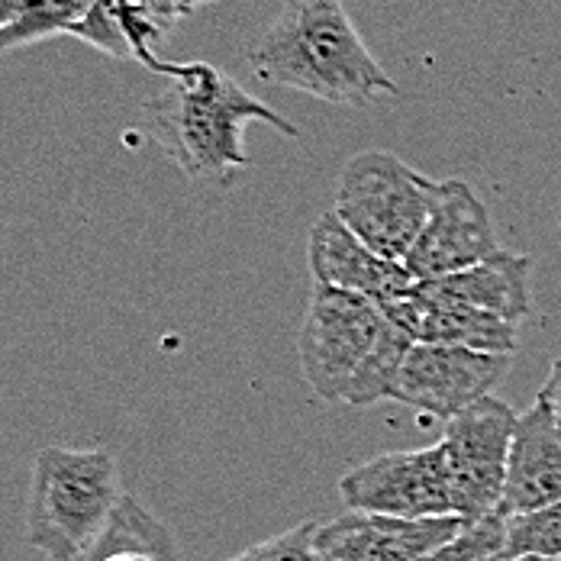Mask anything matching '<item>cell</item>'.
<instances>
[{
  "mask_svg": "<svg viewBox=\"0 0 561 561\" xmlns=\"http://www.w3.org/2000/svg\"><path fill=\"white\" fill-rule=\"evenodd\" d=\"M162 78L169 84L146 101V123L159 149L194 181L229 187L249 171L242 139L249 123H268L287 139L300 136L290 119L210 61H169Z\"/></svg>",
  "mask_w": 561,
  "mask_h": 561,
  "instance_id": "cell-1",
  "label": "cell"
},
{
  "mask_svg": "<svg viewBox=\"0 0 561 561\" xmlns=\"http://www.w3.org/2000/svg\"><path fill=\"white\" fill-rule=\"evenodd\" d=\"M255 78L362 111L397 94V81L371 56L345 0H284L272 26L249 49Z\"/></svg>",
  "mask_w": 561,
  "mask_h": 561,
  "instance_id": "cell-2",
  "label": "cell"
},
{
  "mask_svg": "<svg viewBox=\"0 0 561 561\" xmlns=\"http://www.w3.org/2000/svg\"><path fill=\"white\" fill-rule=\"evenodd\" d=\"M410 345L413 342L388 320L381 304L313 284L297 358L304 381L320 400L348 407L391 400Z\"/></svg>",
  "mask_w": 561,
  "mask_h": 561,
  "instance_id": "cell-3",
  "label": "cell"
},
{
  "mask_svg": "<svg viewBox=\"0 0 561 561\" xmlns=\"http://www.w3.org/2000/svg\"><path fill=\"white\" fill-rule=\"evenodd\" d=\"M123 497L111 451L46 446L33 458L26 542L49 561H81L111 526Z\"/></svg>",
  "mask_w": 561,
  "mask_h": 561,
  "instance_id": "cell-4",
  "label": "cell"
},
{
  "mask_svg": "<svg viewBox=\"0 0 561 561\" xmlns=\"http://www.w3.org/2000/svg\"><path fill=\"white\" fill-rule=\"evenodd\" d=\"M443 194V181L407 165L393 152L368 149L352 156L336 181V217L368 249L407 262Z\"/></svg>",
  "mask_w": 561,
  "mask_h": 561,
  "instance_id": "cell-5",
  "label": "cell"
},
{
  "mask_svg": "<svg viewBox=\"0 0 561 561\" xmlns=\"http://www.w3.org/2000/svg\"><path fill=\"white\" fill-rule=\"evenodd\" d=\"M339 497L355 513H381L397 519L458 516L455 484L439 443L430 449L385 451L362 461L342 474Z\"/></svg>",
  "mask_w": 561,
  "mask_h": 561,
  "instance_id": "cell-6",
  "label": "cell"
},
{
  "mask_svg": "<svg viewBox=\"0 0 561 561\" xmlns=\"http://www.w3.org/2000/svg\"><path fill=\"white\" fill-rule=\"evenodd\" d=\"M516 420L519 413L506 400L484 397L446 423L439 446L446 451L461 519L478 523L501 513Z\"/></svg>",
  "mask_w": 561,
  "mask_h": 561,
  "instance_id": "cell-7",
  "label": "cell"
},
{
  "mask_svg": "<svg viewBox=\"0 0 561 561\" xmlns=\"http://www.w3.org/2000/svg\"><path fill=\"white\" fill-rule=\"evenodd\" d=\"M513 355L474 352L465 345H410L391 400L449 423L471 403L491 397Z\"/></svg>",
  "mask_w": 561,
  "mask_h": 561,
  "instance_id": "cell-8",
  "label": "cell"
},
{
  "mask_svg": "<svg viewBox=\"0 0 561 561\" xmlns=\"http://www.w3.org/2000/svg\"><path fill=\"white\" fill-rule=\"evenodd\" d=\"M494 252H501V245L484 201L468 181L446 178L439 204L403 265L416 280H439L491 259Z\"/></svg>",
  "mask_w": 561,
  "mask_h": 561,
  "instance_id": "cell-9",
  "label": "cell"
},
{
  "mask_svg": "<svg viewBox=\"0 0 561 561\" xmlns=\"http://www.w3.org/2000/svg\"><path fill=\"white\" fill-rule=\"evenodd\" d=\"M471 519H397L381 513H342L317 529V552L323 561H423L455 542Z\"/></svg>",
  "mask_w": 561,
  "mask_h": 561,
  "instance_id": "cell-10",
  "label": "cell"
},
{
  "mask_svg": "<svg viewBox=\"0 0 561 561\" xmlns=\"http://www.w3.org/2000/svg\"><path fill=\"white\" fill-rule=\"evenodd\" d=\"M381 310L413 345H465L494 355L516 352L513 323L481 313L461 300H451L423 280H416L403 297L381 304Z\"/></svg>",
  "mask_w": 561,
  "mask_h": 561,
  "instance_id": "cell-11",
  "label": "cell"
},
{
  "mask_svg": "<svg viewBox=\"0 0 561 561\" xmlns=\"http://www.w3.org/2000/svg\"><path fill=\"white\" fill-rule=\"evenodd\" d=\"M307 262H310L313 284L348 290V294L368 297L375 304H391L416 284L403 262H391V259L378 255L375 249H368L348 226L339 220L336 210L323 214L310 226Z\"/></svg>",
  "mask_w": 561,
  "mask_h": 561,
  "instance_id": "cell-12",
  "label": "cell"
},
{
  "mask_svg": "<svg viewBox=\"0 0 561 561\" xmlns=\"http://www.w3.org/2000/svg\"><path fill=\"white\" fill-rule=\"evenodd\" d=\"M181 16H187L181 0H98L68 36L107 58L139 61L152 75H162L169 61H162L156 49L169 39Z\"/></svg>",
  "mask_w": 561,
  "mask_h": 561,
  "instance_id": "cell-13",
  "label": "cell"
},
{
  "mask_svg": "<svg viewBox=\"0 0 561 561\" xmlns=\"http://www.w3.org/2000/svg\"><path fill=\"white\" fill-rule=\"evenodd\" d=\"M561 501V426L549 403H536L516 420L506 461L501 516H529Z\"/></svg>",
  "mask_w": 561,
  "mask_h": 561,
  "instance_id": "cell-14",
  "label": "cell"
},
{
  "mask_svg": "<svg viewBox=\"0 0 561 561\" xmlns=\"http://www.w3.org/2000/svg\"><path fill=\"white\" fill-rule=\"evenodd\" d=\"M423 284L513 327L533 310V262L526 255H513L504 249L458 275L423 280Z\"/></svg>",
  "mask_w": 561,
  "mask_h": 561,
  "instance_id": "cell-15",
  "label": "cell"
},
{
  "mask_svg": "<svg viewBox=\"0 0 561 561\" xmlns=\"http://www.w3.org/2000/svg\"><path fill=\"white\" fill-rule=\"evenodd\" d=\"M81 561H181L171 529L133 494H126L111 526Z\"/></svg>",
  "mask_w": 561,
  "mask_h": 561,
  "instance_id": "cell-16",
  "label": "cell"
},
{
  "mask_svg": "<svg viewBox=\"0 0 561 561\" xmlns=\"http://www.w3.org/2000/svg\"><path fill=\"white\" fill-rule=\"evenodd\" d=\"M98 0H30L23 16L0 30V53H13L23 46L46 43L53 36H68L75 23H81Z\"/></svg>",
  "mask_w": 561,
  "mask_h": 561,
  "instance_id": "cell-17",
  "label": "cell"
},
{
  "mask_svg": "<svg viewBox=\"0 0 561 561\" xmlns=\"http://www.w3.org/2000/svg\"><path fill=\"white\" fill-rule=\"evenodd\" d=\"M516 556H542L561 561V501L529 516L506 519L504 559Z\"/></svg>",
  "mask_w": 561,
  "mask_h": 561,
  "instance_id": "cell-18",
  "label": "cell"
},
{
  "mask_svg": "<svg viewBox=\"0 0 561 561\" xmlns=\"http://www.w3.org/2000/svg\"><path fill=\"white\" fill-rule=\"evenodd\" d=\"M317 529H320V523L304 519L259 546H249L245 552H239L229 561H323L317 552Z\"/></svg>",
  "mask_w": 561,
  "mask_h": 561,
  "instance_id": "cell-19",
  "label": "cell"
},
{
  "mask_svg": "<svg viewBox=\"0 0 561 561\" xmlns=\"http://www.w3.org/2000/svg\"><path fill=\"white\" fill-rule=\"evenodd\" d=\"M539 400H546V403H549L552 416L559 420V426H561V358L552 362L549 378H546V385H542V391H539Z\"/></svg>",
  "mask_w": 561,
  "mask_h": 561,
  "instance_id": "cell-20",
  "label": "cell"
},
{
  "mask_svg": "<svg viewBox=\"0 0 561 561\" xmlns=\"http://www.w3.org/2000/svg\"><path fill=\"white\" fill-rule=\"evenodd\" d=\"M26 3H30V0H0V30L13 26V23L23 16Z\"/></svg>",
  "mask_w": 561,
  "mask_h": 561,
  "instance_id": "cell-21",
  "label": "cell"
},
{
  "mask_svg": "<svg viewBox=\"0 0 561 561\" xmlns=\"http://www.w3.org/2000/svg\"><path fill=\"white\" fill-rule=\"evenodd\" d=\"M210 3H224V0H181V7H184V13H194V10H204V7H210Z\"/></svg>",
  "mask_w": 561,
  "mask_h": 561,
  "instance_id": "cell-22",
  "label": "cell"
},
{
  "mask_svg": "<svg viewBox=\"0 0 561 561\" xmlns=\"http://www.w3.org/2000/svg\"><path fill=\"white\" fill-rule=\"evenodd\" d=\"M491 561H556V559H542V556H516V559H491Z\"/></svg>",
  "mask_w": 561,
  "mask_h": 561,
  "instance_id": "cell-23",
  "label": "cell"
}]
</instances>
